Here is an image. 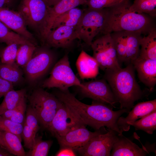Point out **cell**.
<instances>
[{"label":"cell","mask_w":156,"mask_h":156,"mask_svg":"<svg viewBox=\"0 0 156 156\" xmlns=\"http://www.w3.org/2000/svg\"><path fill=\"white\" fill-rule=\"evenodd\" d=\"M55 60L54 54L47 48L37 49L23 68L28 81L31 83L38 81L47 72Z\"/></svg>","instance_id":"8"},{"label":"cell","mask_w":156,"mask_h":156,"mask_svg":"<svg viewBox=\"0 0 156 156\" xmlns=\"http://www.w3.org/2000/svg\"><path fill=\"white\" fill-rule=\"evenodd\" d=\"M0 145H2L5 147L4 144L3 143V142L2 141V140L1 138V134H0Z\"/></svg>","instance_id":"44"},{"label":"cell","mask_w":156,"mask_h":156,"mask_svg":"<svg viewBox=\"0 0 156 156\" xmlns=\"http://www.w3.org/2000/svg\"><path fill=\"white\" fill-rule=\"evenodd\" d=\"M129 0L106 8L105 20L101 31L102 34L119 31L137 32L146 34L154 28L151 18L144 14L129 8Z\"/></svg>","instance_id":"2"},{"label":"cell","mask_w":156,"mask_h":156,"mask_svg":"<svg viewBox=\"0 0 156 156\" xmlns=\"http://www.w3.org/2000/svg\"><path fill=\"white\" fill-rule=\"evenodd\" d=\"M36 49V45L34 44L20 45L17 51L16 59L17 64L23 68L32 57Z\"/></svg>","instance_id":"33"},{"label":"cell","mask_w":156,"mask_h":156,"mask_svg":"<svg viewBox=\"0 0 156 156\" xmlns=\"http://www.w3.org/2000/svg\"><path fill=\"white\" fill-rule=\"evenodd\" d=\"M128 127L133 126L135 130L144 131L149 134H153L156 129V111L146 115L138 120L127 123Z\"/></svg>","instance_id":"27"},{"label":"cell","mask_w":156,"mask_h":156,"mask_svg":"<svg viewBox=\"0 0 156 156\" xmlns=\"http://www.w3.org/2000/svg\"><path fill=\"white\" fill-rule=\"evenodd\" d=\"M49 7L44 0H23L18 12L26 25L39 32Z\"/></svg>","instance_id":"10"},{"label":"cell","mask_w":156,"mask_h":156,"mask_svg":"<svg viewBox=\"0 0 156 156\" xmlns=\"http://www.w3.org/2000/svg\"><path fill=\"white\" fill-rule=\"evenodd\" d=\"M118 134L116 131L108 129L105 133H101L95 135L75 151L82 156H110L113 146Z\"/></svg>","instance_id":"9"},{"label":"cell","mask_w":156,"mask_h":156,"mask_svg":"<svg viewBox=\"0 0 156 156\" xmlns=\"http://www.w3.org/2000/svg\"><path fill=\"white\" fill-rule=\"evenodd\" d=\"M139 57L156 60V30L152 29L146 36L142 37Z\"/></svg>","instance_id":"22"},{"label":"cell","mask_w":156,"mask_h":156,"mask_svg":"<svg viewBox=\"0 0 156 156\" xmlns=\"http://www.w3.org/2000/svg\"><path fill=\"white\" fill-rule=\"evenodd\" d=\"M60 0H44L50 7L54 5Z\"/></svg>","instance_id":"43"},{"label":"cell","mask_w":156,"mask_h":156,"mask_svg":"<svg viewBox=\"0 0 156 156\" xmlns=\"http://www.w3.org/2000/svg\"><path fill=\"white\" fill-rule=\"evenodd\" d=\"M132 108L127 117L120 116L118 120L117 125L122 133L130 129L128 122L135 121L156 111V99L138 103Z\"/></svg>","instance_id":"19"},{"label":"cell","mask_w":156,"mask_h":156,"mask_svg":"<svg viewBox=\"0 0 156 156\" xmlns=\"http://www.w3.org/2000/svg\"><path fill=\"white\" fill-rule=\"evenodd\" d=\"M29 106L40 123L47 129L55 115L61 102L42 88L34 90L28 96Z\"/></svg>","instance_id":"4"},{"label":"cell","mask_w":156,"mask_h":156,"mask_svg":"<svg viewBox=\"0 0 156 156\" xmlns=\"http://www.w3.org/2000/svg\"><path fill=\"white\" fill-rule=\"evenodd\" d=\"M141 35L139 32L127 31L126 51L125 63L127 65L132 64L139 56Z\"/></svg>","instance_id":"21"},{"label":"cell","mask_w":156,"mask_h":156,"mask_svg":"<svg viewBox=\"0 0 156 156\" xmlns=\"http://www.w3.org/2000/svg\"><path fill=\"white\" fill-rule=\"evenodd\" d=\"M14 156L3 146L0 145V156Z\"/></svg>","instance_id":"42"},{"label":"cell","mask_w":156,"mask_h":156,"mask_svg":"<svg viewBox=\"0 0 156 156\" xmlns=\"http://www.w3.org/2000/svg\"><path fill=\"white\" fill-rule=\"evenodd\" d=\"M155 144L139 147L122 134H118L111 152L112 156H144L149 153H156Z\"/></svg>","instance_id":"14"},{"label":"cell","mask_w":156,"mask_h":156,"mask_svg":"<svg viewBox=\"0 0 156 156\" xmlns=\"http://www.w3.org/2000/svg\"><path fill=\"white\" fill-rule=\"evenodd\" d=\"M13 89V83L0 77V98Z\"/></svg>","instance_id":"39"},{"label":"cell","mask_w":156,"mask_h":156,"mask_svg":"<svg viewBox=\"0 0 156 156\" xmlns=\"http://www.w3.org/2000/svg\"><path fill=\"white\" fill-rule=\"evenodd\" d=\"M87 0H61L54 5L49 7L39 33L44 42L51 31L54 22L60 16L69 10L79 5L86 4Z\"/></svg>","instance_id":"13"},{"label":"cell","mask_w":156,"mask_h":156,"mask_svg":"<svg viewBox=\"0 0 156 156\" xmlns=\"http://www.w3.org/2000/svg\"><path fill=\"white\" fill-rule=\"evenodd\" d=\"M27 109L25 97L14 109L7 111L0 115L3 118L23 125Z\"/></svg>","instance_id":"32"},{"label":"cell","mask_w":156,"mask_h":156,"mask_svg":"<svg viewBox=\"0 0 156 156\" xmlns=\"http://www.w3.org/2000/svg\"><path fill=\"white\" fill-rule=\"evenodd\" d=\"M1 53H0V55Z\"/></svg>","instance_id":"45"},{"label":"cell","mask_w":156,"mask_h":156,"mask_svg":"<svg viewBox=\"0 0 156 156\" xmlns=\"http://www.w3.org/2000/svg\"><path fill=\"white\" fill-rule=\"evenodd\" d=\"M13 0H0V8H9Z\"/></svg>","instance_id":"41"},{"label":"cell","mask_w":156,"mask_h":156,"mask_svg":"<svg viewBox=\"0 0 156 156\" xmlns=\"http://www.w3.org/2000/svg\"><path fill=\"white\" fill-rule=\"evenodd\" d=\"M112 38L117 54L118 62L121 64L125 63L126 51L127 31H119L112 33Z\"/></svg>","instance_id":"29"},{"label":"cell","mask_w":156,"mask_h":156,"mask_svg":"<svg viewBox=\"0 0 156 156\" xmlns=\"http://www.w3.org/2000/svg\"><path fill=\"white\" fill-rule=\"evenodd\" d=\"M80 87L81 83L75 75L70 64L68 54H65L54 65L49 77L43 82V88H56L66 91L73 86Z\"/></svg>","instance_id":"5"},{"label":"cell","mask_w":156,"mask_h":156,"mask_svg":"<svg viewBox=\"0 0 156 156\" xmlns=\"http://www.w3.org/2000/svg\"><path fill=\"white\" fill-rule=\"evenodd\" d=\"M1 138L7 150L14 155L25 156L21 140L16 135L8 132L0 131Z\"/></svg>","instance_id":"24"},{"label":"cell","mask_w":156,"mask_h":156,"mask_svg":"<svg viewBox=\"0 0 156 156\" xmlns=\"http://www.w3.org/2000/svg\"><path fill=\"white\" fill-rule=\"evenodd\" d=\"M81 84L82 86L79 88L85 96L115 107L114 105L117 102L109 86L105 79L82 82Z\"/></svg>","instance_id":"11"},{"label":"cell","mask_w":156,"mask_h":156,"mask_svg":"<svg viewBox=\"0 0 156 156\" xmlns=\"http://www.w3.org/2000/svg\"><path fill=\"white\" fill-rule=\"evenodd\" d=\"M128 0H87L88 8L100 9L110 8Z\"/></svg>","instance_id":"36"},{"label":"cell","mask_w":156,"mask_h":156,"mask_svg":"<svg viewBox=\"0 0 156 156\" xmlns=\"http://www.w3.org/2000/svg\"><path fill=\"white\" fill-rule=\"evenodd\" d=\"M52 143L51 140H43L41 136L36 134L32 146L28 152H26V156H47Z\"/></svg>","instance_id":"30"},{"label":"cell","mask_w":156,"mask_h":156,"mask_svg":"<svg viewBox=\"0 0 156 156\" xmlns=\"http://www.w3.org/2000/svg\"><path fill=\"white\" fill-rule=\"evenodd\" d=\"M77 39L78 38L75 27L62 25L52 30L43 42L48 46L67 48Z\"/></svg>","instance_id":"17"},{"label":"cell","mask_w":156,"mask_h":156,"mask_svg":"<svg viewBox=\"0 0 156 156\" xmlns=\"http://www.w3.org/2000/svg\"><path fill=\"white\" fill-rule=\"evenodd\" d=\"M135 69L132 63L124 68L104 72V79L109 86L120 109L130 110L136 101L144 96L135 78Z\"/></svg>","instance_id":"3"},{"label":"cell","mask_w":156,"mask_h":156,"mask_svg":"<svg viewBox=\"0 0 156 156\" xmlns=\"http://www.w3.org/2000/svg\"><path fill=\"white\" fill-rule=\"evenodd\" d=\"M99 130L91 132L86 128L85 125H82L65 135L56 138L62 147H68L75 151L86 144L93 137L101 133Z\"/></svg>","instance_id":"16"},{"label":"cell","mask_w":156,"mask_h":156,"mask_svg":"<svg viewBox=\"0 0 156 156\" xmlns=\"http://www.w3.org/2000/svg\"><path fill=\"white\" fill-rule=\"evenodd\" d=\"M132 64L140 80L153 91L156 84V60L138 57Z\"/></svg>","instance_id":"18"},{"label":"cell","mask_w":156,"mask_h":156,"mask_svg":"<svg viewBox=\"0 0 156 156\" xmlns=\"http://www.w3.org/2000/svg\"><path fill=\"white\" fill-rule=\"evenodd\" d=\"M24 122L37 134L39 128L38 120L34 112L29 105L27 108Z\"/></svg>","instance_id":"37"},{"label":"cell","mask_w":156,"mask_h":156,"mask_svg":"<svg viewBox=\"0 0 156 156\" xmlns=\"http://www.w3.org/2000/svg\"><path fill=\"white\" fill-rule=\"evenodd\" d=\"M55 96L68 108L75 118L82 124L99 130L106 127L108 129L122 134L117 124L118 118L130 110L120 109L114 111L113 107L102 102L93 101L91 105L85 104L78 100L68 90H60Z\"/></svg>","instance_id":"1"},{"label":"cell","mask_w":156,"mask_h":156,"mask_svg":"<svg viewBox=\"0 0 156 156\" xmlns=\"http://www.w3.org/2000/svg\"><path fill=\"white\" fill-rule=\"evenodd\" d=\"M105 12L106 8H88L84 10L80 21L75 27L78 39L90 46L94 38L100 33L104 23Z\"/></svg>","instance_id":"6"},{"label":"cell","mask_w":156,"mask_h":156,"mask_svg":"<svg viewBox=\"0 0 156 156\" xmlns=\"http://www.w3.org/2000/svg\"><path fill=\"white\" fill-rule=\"evenodd\" d=\"M76 66L81 79L94 78L99 73V67L96 60L83 50L81 51L78 57Z\"/></svg>","instance_id":"20"},{"label":"cell","mask_w":156,"mask_h":156,"mask_svg":"<svg viewBox=\"0 0 156 156\" xmlns=\"http://www.w3.org/2000/svg\"><path fill=\"white\" fill-rule=\"evenodd\" d=\"M75 151L73 149L66 146L62 147L56 153L57 156H73L76 155Z\"/></svg>","instance_id":"40"},{"label":"cell","mask_w":156,"mask_h":156,"mask_svg":"<svg viewBox=\"0 0 156 156\" xmlns=\"http://www.w3.org/2000/svg\"><path fill=\"white\" fill-rule=\"evenodd\" d=\"M0 21L8 28L36 44L33 34L27 29L22 15L9 8H0Z\"/></svg>","instance_id":"15"},{"label":"cell","mask_w":156,"mask_h":156,"mask_svg":"<svg viewBox=\"0 0 156 156\" xmlns=\"http://www.w3.org/2000/svg\"><path fill=\"white\" fill-rule=\"evenodd\" d=\"M0 42L5 43L7 45L14 43L19 45L25 44H35L23 37L11 31L0 21Z\"/></svg>","instance_id":"26"},{"label":"cell","mask_w":156,"mask_h":156,"mask_svg":"<svg viewBox=\"0 0 156 156\" xmlns=\"http://www.w3.org/2000/svg\"><path fill=\"white\" fill-rule=\"evenodd\" d=\"M26 90L23 89L17 90L13 89L5 94L0 105V115L7 111L15 108L26 96Z\"/></svg>","instance_id":"25"},{"label":"cell","mask_w":156,"mask_h":156,"mask_svg":"<svg viewBox=\"0 0 156 156\" xmlns=\"http://www.w3.org/2000/svg\"><path fill=\"white\" fill-rule=\"evenodd\" d=\"M36 134L24 122L22 133V137L26 148L30 149L32 146Z\"/></svg>","instance_id":"38"},{"label":"cell","mask_w":156,"mask_h":156,"mask_svg":"<svg viewBox=\"0 0 156 156\" xmlns=\"http://www.w3.org/2000/svg\"><path fill=\"white\" fill-rule=\"evenodd\" d=\"M90 46L93 52V57L99 68L104 72L121 68L110 34H102L93 41Z\"/></svg>","instance_id":"7"},{"label":"cell","mask_w":156,"mask_h":156,"mask_svg":"<svg viewBox=\"0 0 156 156\" xmlns=\"http://www.w3.org/2000/svg\"><path fill=\"white\" fill-rule=\"evenodd\" d=\"M130 9L137 13L146 14L152 17L156 16V0H134Z\"/></svg>","instance_id":"31"},{"label":"cell","mask_w":156,"mask_h":156,"mask_svg":"<svg viewBox=\"0 0 156 156\" xmlns=\"http://www.w3.org/2000/svg\"><path fill=\"white\" fill-rule=\"evenodd\" d=\"M84 11V10L77 7L67 11L56 19L54 23L51 31L62 25L75 27L80 21Z\"/></svg>","instance_id":"23"},{"label":"cell","mask_w":156,"mask_h":156,"mask_svg":"<svg viewBox=\"0 0 156 156\" xmlns=\"http://www.w3.org/2000/svg\"><path fill=\"white\" fill-rule=\"evenodd\" d=\"M23 125L3 117L0 115V131H6L16 135L22 141Z\"/></svg>","instance_id":"34"},{"label":"cell","mask_w":156,"mask_h":156,"mask_svg":"<svg viewBox=\"0 0 156 156\" xmlns=\"http://www.w3.org/2000/svg\"><path fill=\"white\" fill-rule=\"evenodd\" d=\"M82 125L83 124L77 119L66 105L61 102L55 115L47 129L56 138L63 136Z\"/></svg>","instance_id":"12"},{"label":"cell","mask_w":156,"mask_h":156,"mask_svg":"<svg viewBox=\"0 0 156 156\" xmlns=\"http://www.w3.org/2000/svg\"><path fill=\"white\" fill-rule=\"evenodd\" d=\"M19 45L12 44L6 47L1 53V63L12 64L15 62L17 51Z\"/></svg>","instance_id":"35"},{"label":"cell","mask_w":156,"mask_h":156,"mask_svg":"<svg viewBox=\"0 0 156 156\" xmlns=\"http://www.w3.org/2000/svg\"><path fill=\"white\" fill-rule=\"evenodd\" d=\"M23 72L16 62L12 64H0V77L12 83L20 82Z\"/></svg>","instance_id":"28"}]
</instances>
